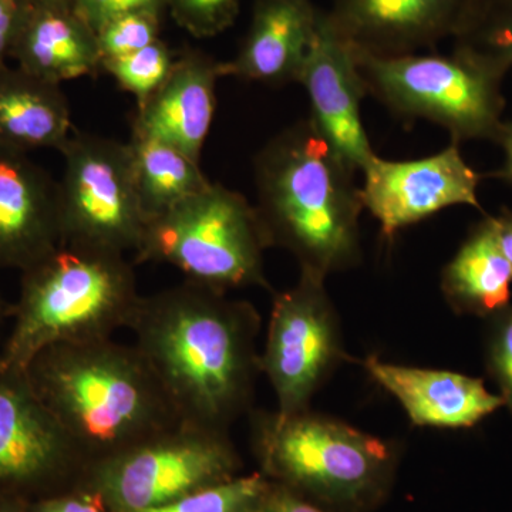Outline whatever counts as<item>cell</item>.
Segmentation results:
<instances>
[{
    "instance_id": "d590c367",
    "label": "cell",
    "mask_w": 512,
    "mask_h": 512,
    "mask_svg": "<svg viewBox=\"0 0 512 512\" xmlns=\"http://www.w3.org/2000/svg\"><path fill=\"white\" fill-rule=\"evenodd\" d=\"M512 0H473L471 2V10H470V16H468V20L473 18L474 15H477V13L483 12V10L488 8H494V6H500L505 5V3H511ZM466 22V25H467ZM464 25V26H466ZM463 30V29H461Z\"/></svg>"
},
{
    "instance_id": "5b68a950",
    "label": "cell",
    "mask_w": 512,
    "mask_h": 512,
    "mask_svg": "<svg viewBox=\"0 0 512 512\" xmlns=\"http://www.w3.org/2000/svg\"><path fill=\"white\" fill-rule=\"evenodd\" d=\"M249 414L252 450L272 483L328 511L372 510L389 494L399 461L393 444L311 409Z\"/></svg>"
},
{
    "instance_id": "52a82bcc",
    "label": "cell",
    "mask_w": 512,
    "mask_h": 512,
    "mask_svg": "<svg viewBox=\"0 0 512 512\" xmlns=\"http://www.w3.org/2000/svg\"><path fill=\"white\" fill-rule=\"evenodd\" d=\"M366 92L396 116L446 128L453 143L490 140L503 130L505 72L454 46L448 55L376 57L357 53Z\"/></svg>"
},
{
    "instance_id": "ffe728a7",
    "label": "cell",
    "mask_w": 512,
    "mask_h": 512,
    "mask_svg": "<svg viewBox=\"0 0 512 512\" xmlns=\"http://www.w3.org/2000/svg\"><path fill=\"white\" fill-rule=\"evenodd\" d=\"M72 134V113L60 84L20 67L0 69V146L26 154L62 151Z\"/></svg>"
},
{
    "instance_id": "4316f807",
    "label": "cell",
    "mask_w": 512,
    "mask_h": 512,
    "mask_svg": "<svg viewBox=\"0 0 512 512\" xmlns=\"http://www.w3.org/2000/svg\"><path fill=\"white\" fill-rule=\"evenodd\" d=\"M487 319L485 367L512 413V303Z\"/></svg>"
},
{
    "instance_id": "4fadbf2b",
    "label": "cell",
    "mask_w": 512,
    "mask_h": 512,
    "mask_svg": "<svg viewBox=\"0 0 512 512\" xmlns=\"http://www.w3.org/2000/svg\"><path fill=\"white\" fill-rule=\"evenodd\" d=\"M298 83L311 103L309 119L356 173L362 171L376 156L360 109L366 87L355 50L330 25L326 10L320 12Z\"/></svg>"
},
{
    "instance_id": "7402d4cb",
    "label": "cell",
    "mask_w": 512,
    "mask_h": 512,
    "mask_svg": "<svg viewBox=\"0 0 512 512\" xmlns=\"http://www.w3.org/2000/svg\"><path fill=\"white\" fill-rule=\"evenodd\" d=\"M128 146L138 198L147 221L171 210L211 183L198 161L170 144L133 133Z\"/></svg>"
},
{
    "instance_id": "5bb4252c",
    "label": "cell",
    "mask_w": 512,
    "mask_h": 512,
    "mask_svg": "<svg viewBox=\"0 0 512 512\" xmlns=\"http://www.w3.org/2000/svg\"><path fill=\"white\" fill-rule=\"evenodd\" d=\"M473 0H333L330 25L363 55L394 57L434 49L466 25Z\"/></svg>"
},
{
    "instance_id": "8d00e7d4",
    "label": "cell",
    "mask_w": 512,
    "mask_h": 512,
    "mask_svg": "<svg viewBox=\"0 0 512 512\" xmlns=\"http://www.w3.org/2000/svg\"><path fill=\"white\" fill-rule=\"evenodd\" d=\"M10 306L8 302L3 298L2 292H0V349L3 345V328H5L6 320L10 319Z\"/></svg>"
},
{
    "instance_id": "8fae6325",
    "label": "cell",
    "mask_w": 512,
    "mask_h": 512,
    "mask_svg": "<svg viewBox=\"0 0 512 512\" xmlns=\"http://www.w3.org/2000/svg\"><path fill=\"white\" fill-rule=\"evenodd\" d=\"M89 466L25 370H0V495L32 503L74 487Z\"/></svg>"
},
{
    "instance_id": "ac0fdd59",
    "label": "cell",
    "mask_w": 512,
    "mask_h": 512,
    "mask_svg": "<svg viewBox=\"0 0 512 512\" xmlns=\"http://www.w3.org/2000/svg\"><path fill=\"white\" fill-rule=\"evenodd\" d=\"M221 62L198 50L175 59L167 82L137 107L133 133L170 144L200 163L217 109Z\"/></svg>"
},
{
    "instance_id": "3957f363",
    "label": "cell",
    "mask_w": 512,
    "mask_h": 512,
    "mask_svg": "<svg viewBox=\"0 0 512 512\" xmlns=\"http://www.w3.org/2000/svg\"><path fill=\"white\" fill-rule=\"evenodd\" d=\"M25 373L90 466L183 421L140 350L113 338L50 346Z\"/></svg>"
},
{
    "instance_id": "9c48e42d",
    "label": "cell",
    "mask_w": 512,
    "mask_h": 512,
    "mask_svg": "<svg viewBox=\"0 0 512 512\" xmlns=\"http://www.w3.org/2000/svg\"><path fill=\"white\" fill-rule=\"evenodd\" d=\"M60 153L64 165L57 184L63 244L136 254L147 218L128 143L80 131Z\"/></svg>"
},
{
    "instance_id": "2e32d148",
    "label": "cell",
    "mask_w": 512,
    "mask_h": 512,
    "mask_svg": "<svg viewBox=\"0 0 512 512\" xmlns=\"http://www.w3.org/2000/svg\"><path fill=\"white\" fill-rule=\"evenodd\" d=\"M363 367L419 427L470 429L504 407L500 394L488 392L477 377L396 365L377 356L367 357Z\"/></svg>"
},
{
    "instance_id": "1f68e13d",
    "label": "cell",
    "mask_w": 512,
    "mask_h": 512,
    "mask_svg": "<svg viewBox=\"0 0 512 512\" xmlns=\"http://www.w3.org/2000/svg\"><path fill=\"white\" fill-rule=\"evenodd\" d=\"M259 512H329L319 505L293 493L282 485L272 483L271 491Z\"/></svg>"
},
{
    "instance_id": "cb8c5ba5",
    "label": "cell",
    "mask_w": 512,
    "mask_h": 512,
    "mask_svg": "<svg viewBox=\"0 0 512 512\" xmlns=\"http://www.w3.org/2000/svg\"><path fill=\"white\" fill-rule=\"evenodd\" d=\"M175 59L168 46L158 39L130 55L103 60L101 70L109 73L124 92L133 94L137 107H141L167 82Z\"/></svg>"
},
{
    "instance_id": "d6a6232c",
    "label": "cell",
    "mask_w": 512,
    "mask_h": 512,
    "mask_svg": "<svg viewBox=\"0 0 512 512\" xmlns=\"http://www.w3.org/2000/svg\"><path fill=\"white\" fill-rule=\"evenodd\" d=\"M497 144L503 147L504 164L494 173L485 174L484 177L498 178L505 183L512 185V120L504 121L503 130H501L500 138Z\"/></svg>"
},
{
    "instance_id": "484cf974",
    "label": "cell",
    "mask_w": 512,
    "mask_h": 512,
    "mask_svg": "<svg viewBox=\"0 0 512 512\" xmlns=\"http://www.w3.org/2000/svg\"><path fill=\"white\" fill-rule=\"evenodd\" d=\"M158 13H128L107 22L96 32L101 62L137 52L158 40L160 33Z\"/></svg>"
},
{
    "instance_id": "836d02e7",
    "label": "cell",
    "mask_w": 512,
    "mask_h": 512,
    "mask_svg": "<svg viewBox=\"0 0 512 512\" xmlns=\"http://www.w3.org/2000/svg\"><path fill=\"white\" fill-rule=\"evenodd\" d=\"M493 218L498 244H500L501 251L512 266V211L503 208L500 214Z\"/></svg>"
},
{
    "instance_id": "d4e9b609",
    "label": "cell",
    "mask_w": 512,
    "mask_h": 512,
    "mask_svg": "<svg viewBox=\"0 0 512 512\" xmlns=\"http://www.w3.org/2000/svg\"><path fill=\"white\" fill-rule=\"evenodd\" d=\"M454 46L464 47L474 55L508 73L512 69V2L477 13L456 37Z\"/></svg>"
},
{
    "instance_id": "44dd1931",
    "label": "cell",
    "mask_w": 512,
    "mask_h": 512,
    "mask_svg": "<svg viewBox=\"0 0 512 512\" xmlns=\"http://www.w3.org/2000/svg\"><path fill=\"white\" fill-rule=\"evenodd\" d=\"M511 285L512 266L498 244L494 218L487 215L444 266L441 292L457 315L487 319L510 305Z\"/></svg>"
},
{
    "instance_id": "4dcf8cb0",
    "label": "cell",
    "mask_w": 512,
    "mask_h": 512,
    "mask_svg": "<svg viewBox=\"0 0 512 512\" xmlns=\"http://www.w3.org/2000/svg\"><path fill=\"white\" fill-rule=\"evenodd\" d=\"M35 0H0V69L8 66Z\"/></svg>"
},
{
    "instance_id": "6da1fadb",
    "label": "cell",
    "mask_w": 512,
    "mask_h": 512,
    "mask_svg": "<svg viewBox=\"0 0 512 512\" xmlns=\"http://www.w3.org/2000/svg\"><path fill=\"white\" fill-rule=\"evenodd\" d=\"M128 329L181 420L229 431L252 412L262 375L252 303L185 279L143 295Z\"/></svg>"
},
{
    "instance_id": "30bf717a",
    "label": "cell",
    "mask_w": 512,
    "mask_h": 512,
    "mask_svg": "<svg viewBox=\"0 0 512 512\" xmlns=\"http://www.w3.org/2000/svg\"><path fill=\"white\" fill-rule=\"evenodd\" d=\"M349 360L325 279L301 272L292 288L274 292L261 373L281 416L309 409L312 397Z\"/></svg>"
},
{
    "instance_id": "f546056e",
    "label": "cell",
    "mask_w": 512,
    "mask_h": 512,
    "mask_svg": "<svg viewBox=\"0 0 512 512\" xmlns=\"http://www.w3.org/2000/svg\"><path fill=\"white\" fill-rule=\"evenodd\" d=\"M28 512H117L99 491L80 481L62 493L29 503Z\"/></svg>"
},
{
    "instance_id": "603a6c76",
    "label": "cell",
    "mask_w": 512,
    "mask_h": 512,
    "mask_svg": "<svg viewBox=\"0 0 512 512\" xmlns=\"http://www.w3.org/2000/svg\"><path fill=\"white\" fill-rule=\"evenodd\" d=\"M271 488L272 481L262 473L237 476L138 512H259Z\"/></svg>"
},
{
    "instance_id": "9a60e30c",
    "label": "cell",
    "mask_w": 512,
    "mask_h": 512,
    "mask_svg": "<svg viewBox=\"0 0 512 512\" xmlns=\"http://www.w3.org/2000/svg\"><path fill=\"white\" fill-rule=\"evenodd\" d=\"M60 242L59 184L29 154L0 146V271H25Z\"/></svg>"
},
{
    "instance_id": "d6986e66",
    "label": "cell",
    "mask_w": 512,
    "mask_h": 512,
    "mask_svg": "<svg viewBox=\"0 0 512 512\" xmlns=\"http://www.w3.org/2000/svg\"><path fill=\"white\" fill-rule=\"evenodd\" d=\"M18 67L60 84L101 69L96 33L70 6L35 3L13 52Z\"/></svg>"
},
{
    "instance_id": "e0dca14e",
    "label": "cell",
    "mask_w": 512,
    "mask_h": 512,
    "mask_svg": "<svg viewBox=\"0 0 512 512\" xmlns=\"http://www.w3.org/2000/svg\"><path fill=\"white\" fill-rule=\"evenodd\" d=\"M320 12L313 0H256L237 55L221 63L222 77L272 87L298 83Z\"/></svg>"
},
{
    "instance_id": "8992f818",
    "label": "cell",
    "mask_w": 512,
    "mask_h": 512,
    "mask_svg": "<svg viewBox=\"0 0 512 512\" xmlns=\"http://www.w3.org/2000/svg\"><path fill=\"white\" fill-rule=\"evenodd\" d=\"M269 249L255 205L241 192L210 183L147 221L137 262L173 266L187 281L231 291L274 293L265 275Z\"/></svg>"
},
{
    "instance_id": "e575fe53",
    "label": "cell",
    "mask_w": 512,
    "mask_h": 512,
    "mask_svg": "<svg viewBox=\"0 0 512 512\" xmlns=\"http://www.w3.org/2000/svg\"><path fill=\"white\" fill-rule=\"evenodd\" d=\"M28 501L22 498L0 495V512H28Z\"/></svg>"
},
{
    "instance_id": "277c9868",
    "label": "cell",
    "mask_w": 512,
    "mask_h": 512,
    "mask_svg": "<svg viewBox=\"0 0 512 512\" xmlns=\"http://www.w3.org/2000/svg\"><path fill=\"white\" fill-rule=\"evenodd\" d=\"M141 298L126 255L60 242L20 272L0 370H25L42 350L60 343L113 338L130 328Z\"/></svg>"
},
{
    "instance_id": "74e56055",
    "label": "cell",
    "mask_w": 512,
    "mask_h": 512,
    "mask_svg": "<svg viewBox=\"0 0 512 512\" xmlns=\"http://www.w3.org/2000/svg\"><path fill=\"white\" fill-rule=\"evenodd\" d=\"M35 3H45V5H62L72 8V0H35Z\"/></svg>"
},
{
    "instance_id": "83f0119b",
    "label": "cell",
    "mask_w": 512,
    "mask_h": 512,
    "mask_svg": "<svg viewBox=\"0 0 512 512\" xmlns=\"http://www.w3.org/2000/svg\"><path fill=\"white\" fill-rule=\"evenodd\" d=\"M167 8L191 35L210 37L234 23L239 0H167Z\"/></svg>"
},
{
    "instance_id": "ba28073f",
    "label": "cell",
    "mask_w": 512,
    "mask_h": 512,
    "mask_svg": "<svg viewBox=\"0 0 512 512\" xmlns=\"http://www.w3.org/2000/svg\"><path fill=\"white\" fill-rule=\"evenodd\" d=\"M242 458L229 431L180 421L173 429L87 468L83 481L117 512L173 503L239 476Z\"/></svg>"
},
{
    "instance_id": "f1b7e54d",
    "label": "cell",
    "mask_w": 512,
    "mask_h": 512,
    "mask_svg": "<svg viewBox=\"0 0 512 512\" xmlns=\"http://www.w3.org/2000/svg\"><path fill=\"white\" fill-rule=\"evenodd\" d=\"M167 8V0H72V10L94 33L110 20L128 13H158Z\"/></svg>"
},
{
    "instance_id": "7c38bea8",
    "label": "cell",
    "mask_w": 512,
    "mask_h": 512,
    "mask_svg": "<svg viewBox=\"0 0 512 512\" xmlns=\"http://www.w3.org/2000/svg\"><path fill=\"white\" fill-rule=\"evenodd\" d=\"M360 200L386 239L397 232L458 205L481 210L478 174L461 156L457 143L433 156L390 161L376 156L362 168Z\"/></svg>"
},
{
    "instance_id": "7a4b0ae2",
    "label": "cell",
    "mask_w": 512,
    "mask_h": 512,
    "mask_svg": "<svg viewBox=\"0 0 512 512\" xmlns=\"http://www.w3.org/2000/svg\"><path fill=\"white\" fill-rule=\"evenodd\" d=\"M256 212L269 248L288 251L301 272L325 279L363 259L365 211L356 171L311 119L272 137L254 160Z\"/></svg>"
}]
</instances>
